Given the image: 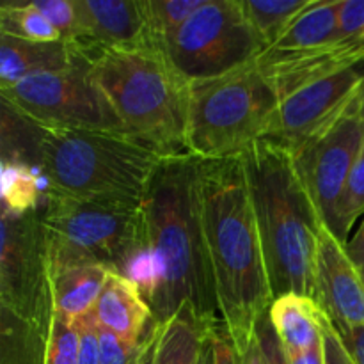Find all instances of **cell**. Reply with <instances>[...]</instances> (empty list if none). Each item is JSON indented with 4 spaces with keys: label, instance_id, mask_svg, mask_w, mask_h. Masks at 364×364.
<instances>
[{
    "label": "cell",
    "instance_id": "cell-1",
    "mask_svg": "<svg viewBox=\"0 0 364 364\" xmlns=\"http://www.w3.org/2000/svg\"><path fill=\"white\" fill-rule=\"evenodd\" d=\"M146 277L141 291L151 326L191 306L210 329H219L215 279L206 252L199 210V160L166 156L142 199ZM149 326V327H151Z\"/></svg>",
    "mask_w": 364,
    "mask_h": 364
},
{
    "label": "cell",
    "instance_id": "cell-2",
    "mask_svg": "<svg viewBox=\"0 0 364 364\" xmlns=\"http://www.w3.org/2000/svg\"><path fill=\"white\" fill-rule=\"evenodd\" d=\"M199 210L223 327L244 352L274 295L240 159L199 160Z\"/></svg>",
    "mask_w": 364,
    "mask_h": 364
},
{
    "label": "cell",
    "instance_id": "cell-3",
    "mask_svg": "<svg viewBox=\"0 0 364 364\" xmlns=\"http://www.w3.org/2000/svg\"><path fill=\"white\" fill-rule=\"evenodd\" d=\"M240 160L274 299L284 294L315 299L316 251L326 223L306 191L291 155L262 139Z\"/></svg>",
    "mask_w": 364,
    "mask_h": 364
},
{
    "label": "cell",
    "instance_id": "cell-4",
    "mask_svg": "<svg viewBox=\"0 0 364 364\" xmlns=\"http://www.w3.org/2000/svg\"><path fill=\"white\" fill-rule=\"evenodd\" d=\"M91 77L110 103L124 134L162 156L187 155L191 82L166 50L100 48L84 52Z\"/></svg>",
    "mask_w": 364,
    "mask_h": 364
},
{
    "label": "cell",
    "instance_id": "cell-5",
    "mask_svg": "<svg viewBox=\"0 0 364 364\" xmlns=\"http://www.w3.org/2000/svg\"><path fill=\"white\" fill-rule=\"evenodd\" d=\"M164 159L124 132L39 124V171L46 194L142 205Z\"/></svg>",
    "mask_w": 364,
    "mask_h": 364
},
{
    "label": "cell",
    "instance_id": "cell-6",
    "mask_svg": "<svg viewBox=\"0 0 364 364\" xmlns=\"http://www.w3.org/2000/svg\"><path fill=\"white\" fill-rule=\"evenodd\" d=\"M46 270L100 265L130 277H146L142 205L46 194L41 208Z\"/></svg>",
    "mask_w": 364,
    "mask_h": 364
},
{
    "label": "cell",
    "instance_id": "cell-7",
    "mask_svg": "<svg viewBox=\"0 0 364 364\" xmlns=\"http://www.w3.org/2000/svg\"><path fill=\"white\" fill-rule=\"evenodd\" d=\"M277 103L256 60L220 77L191 82L187 155L198 160L240 159L262 141Z\"/></svg>",
    "mask_w": 364,
    "mask_h": 364
},
{
    "label": "cell",
    "instance_id": "cell-8",
    "mask_svg": "<svg viewBox=\"0 0 364 364\" xmlns=\"http://www.w3.org/2000/svg\"><path fill=\"white\" fill-rule=\"evenodd\" d=\"M267 50L240 0H206L167 45V55L188 82L206 80L251 64Z\"/></svg>",
    "mask_w": 364,
    "mask_h": 364
},
{
    "label": "cell",
    "instance_id": "cell-9",
    "mask_svg": "<svg viewBox=\"0 0 364 364\" xmlns=\"http://www.w3.org/2000/svg\"><path fill=\"white\" fill-rule=\"evenodd\" d=\"M0 95L18 112L41 127L124 132L92 80L87 55L68 70L34 75L2 89Z\"/></svg>",
    "mask_w": 364,
    "mask_h": 364
},
{
    "label": "cell",
    "instance_id": "cell-10",
    "mask_svg": "<svg viewBox=\"0 0 364 364\" xmlns=\"http://www.w3.org/2000/svg\"><path fill=\"white\" fill-rule=\"evenodd\" d=\"M0 304L4 311L28 322L52 318L41 210L25 215L2 210Z\"/></svg>",
    "mask_w": 364,
    "mask_h": 364
},
{
    "label": "cell",
    "instance_id": "cell-11",
    "mask_svg": "<svg viewBox=\"0 0 364 364\" xmlns=\"http://www.w3.org/2000/svg\"><path fill=\"white\" fill-rule=\"evenodd\" d=\"M359 96V95H358ZM364 144V119L358 98L327 130L290 153L294 166L311 196L316 210L329 230L334 226V210L352 167Z\"/></svg>",
    "mask_w": 364,
    "mask_h": 364
},
{
    "label": "cell",
    "instance_id": "cell-12",
    "mask_svg": "<svg viewBox=\"0 0 364 364\" xmlns=\"http://www.w3.org/2000/svg\"><path fill=\"white\" fill-rule=\"evenodd\" d=\"M363 82L364 75L348 68L279 100L263 141L281 146L288 153L297 151L343 116L358 98Z\"/></svg>",
    "mask_w": 364,
    "mask_h": 364
},
{
    "label": "cell",
    "instance_id": "cell-13",
    "mask_svg": "<svg viewBox=\"0 0 364 364\" xmlns=\"http://www.w3.org/2000/svg\"><path fill=\"white\" fill-rule=\"evenodd\" d=\"M315 301L336 329L364 327V281L327 226L320 231L315 263Z\"/></svg>",
    "mask_w": 364,
    "mask_h": 364
},
{
    "label": "cell",
    "instance_id": "cell-14",
    "mask_svg": "<svg viewBox=\"0 0 364 364\" xmlns=\"http://www.w3.org/2000/svg\"><path fill=\"white\" fill-rule=\"evenodd\" d=\"M77 7L80 13L82 39L73 45L82 52L156 46L144 0H77Z\"/></svg>",
    "mask_w": 364,
    "mask_h": 364
},
{
    "label": "cell",
    "instance_id": "cell-15",
    "mask_svg": "<svg viewBox=\"0 0 364 364\" xmlns=\"http://www.w3.org/2000/svg\"><path fill=\"white\" fill-rule=\"evenodd\" d=\"M364 60L363 41H336L322 48L281 59H256L259 71L276 91L277 100Z\"/></svg>",
    "mask_w": 364,
    "mask_h": 364
},
{
    "label": "cell",
    "instance_id": "cell-16",
    "mask_svg": "<svg viewBox=\"0 0 364 364\" xmlns=\"http://www.w3.org/2000/svg\"><path fill=\"white\" fill-rule=\"evenodd\" d=\"M96 323L132 345H142L146 327L151 326V309L141 288L130 277L110 272L92 308Z\"/></svg>",
    "mask_w": 364,
    "mask_h": 364
},
{
    "label": "cell",
    "instance_id": "cell-17",
    "mask_svg": "<svg viewBox=\"0 0 364 364\" xmlns=\"http://www.w3.org/2000/svg\"><path fill=\"white\" fill-rule=\"evenodd\" d=\"M84 57L73 43H36L0 34V91L34 75L68 70Z\"/></svg>",
    "mask_w": 364,
    "mask_h": 364
},
{
    "label": "cell",
    "instance_id": "cell-18",
    "mask_svg": "<svg viewBox=\"0 0 364 364\" xmlns=\"http://www.w3.org/2000/svg\"><path fill=\"white\" fill-rule=\"evenodd\" d=\"M191 306L160 326H151L142 343L139 364H198L203 343L212 333Z\"/></svg>",
    "mask_w": 364,
    "mask_h": 364
},
{
    "label": "cell",
    "instance_id": "cell-19",
    "mask_svg": "<svg viewBox=\"0 0 364 364\" xmlns=\"http://www.w3.org/2000/svg\"><path fill=\"white\" fill-rule=\"evenodd\" d=\"M336 41H341L338 34V0H313L258 59H281Z\"/></svg>",
    "mask_w": 364,
    "mask_h": 364
},
{
    "label": "cell",
    "instance_id": "cell-20",
    "mask_svg": "<svg viewBox=\"0 0 364 364\" xmlns=\"http://www.w3.org/2000/svg\"><path fill=\"white\" fill-rule=\"evenodd\" d=\"M269 315L288 355L301 354L322 341L323 311L308 295H279L270 304Z\"/></svg>",
    "mask_w": 364,
    "mask_h": 364
},
{
    "label": "cell",
    "instance_id": "cell-21",
    "mask_svg": "<svg viewBox=\"0 0 364 364\" xmlns=\"http://www.w3.org/2000/svg\"><path fill=\"white\" fill-rule=\"evenodd\" d=\"M110 270L100 265L59 267L48 270L53 313L75 322L92 311Z\"/></svg>",
    "mask_w": 364,
    "mask_h": 364
},
{
    "label": "cell",
    "instance_id": "cell-22",
    "mask_svg": "<svg viewBox=\"0 0 364 364\" xmlns=\"http://www.w3.org/2000/svg\"><path fill=\"white\" fill-rule=\"evenodd\" d=\"M50 320L28 322L2 309V364H45Z\"/></svg>",
    "mask_w": 364,
    "mask_h": 364
},
{
    "label": "cell",
    "instance_id": "cell-23",
    "mask_svg": "<svg viewBox=\"0 0 364 364\" xmlns=\"http://www.w3.org/2000/svg\"><path fill=\"white\" fill-rule=\"evenodd\" d=\"M46 199V183L38 167L2 160V210L13 215L41 210Z\"/></svg>",
    "mask_w": 364,
    "mask_h": 364
},
{
    "label": "cell",
    "instance_id": "cell-24",
    "mask_svg": "<svg viewBox=\"0 0 364 364\" xmlns=\"http://www.w3.org/2000/svg\"><path fill=\"white\" fill-rule=\"evenodd\" d=\"M313 0H240L244 14L267 48L279 39L291 21L311 6Z\"/></svg>",
    "mask_w": 364,
    "mask_h": 364
},
{
    "label": "cell",
    "instance_id": "cell-25",
    "mask_svg": "<svg viewBox=\"0 0 364 364\" xmlns=\"http://www.w3.org/2000/svg\"><path fill=\"white\" fill-rule=\"evenodd\" d=\"M0 34L36 43L63 41L48 18L32 2H4L0 6Z\"/></svg>",
    "mask_w": 364,
    "mask_h": 364
},
{
    "label": "cell",
    "instance_id": "cell-26",
    "mask_svg": "<svg viewBox=\"0 0 364 364\" xmlns=\"http://www.w3.org/2000/svg\"><path fill=\"white\" fill-rule=\"evenodd\" d=\"M205 2L206 0H144L155 45L167 50L171 39Z\"/></svg>",
    "mask_w": 364,
    "mask_h": 364
},
{
    "label": "cell",
    "instance_id": "cell-27",
    "mask_svg": "<svg viewBox=\"0 0 364 364\" xmlns=\"http://www.w3.org/2000/svg\"><path fill=\"white\" fill-rule=\"evenodd\" d=\"M364 215V144L354 167H352L343 192L336 203L334 210V226L331 233L347 245L348 231L358 217Z\"/></svg>",
    "mask_w": 364,
    "mask_h": 364
},
{
    "label": "cell",
    "instance_id": "cell-28",
    "mask_svg": "<svg viewBox=\"0 0 364 364\" xmlns=\"http://www.w3.org/2000/svg\"><path fill=\"white\" fill-rule=\"evenodd\" d=\"M78 331L75 322L52 313L45 364H78Z\"/></svg>",
    "mask_w": 364,
    "mask_h": 364
},
{
    "label": "cell",
    "instance_id": "cell-29",
    "mask_svg": "<svg viewBox=\"0 0 364 364\" xmlns=\"http://www.w3.org/2000/svg\"><path fill=\"white\" fill-rule=\"evenodd\" d=\"M34 7L41 11L50 23L66 43H78L82 39L80 13L77 0H36Z\"/></svg>",
    "mask_w": 364,
    "mask_h": 364
},
{
    "label": "cell",
    "instance_id": "cell-30",
    "mask_svg": "<svg viewBox=\"0 0 364 364\" xmlns=\"http://www.w3.org/2000/svg\"><path fill=\"white\" fill-rule=\"evenodd\" d=\"M100 363L102 364H139L142 345H132L98 326Z\"/></svg>",
    "mask_w": 364,
    "mask_h": 364
},
{
    "label": "cell",
    "instance_id": "cell-31",
    "mask_svg": "<svg viewBox=\"0 0 364 364\" xmlns=\"http://www.w3.org/2000/svg\"><path fill=\"white\" fill-rule=\"evenodd\" d=\"M338 34L341 41H363L364 0H338Z\"/></svg>",
    "mask_w": 364,
    "mask_h": 364
},
{
    "label": "cell",
    "instance_id": "cell-32",
    "mask_svg": "<svg viewBox=\"0 0 364 364\" xmlns=\"http://www.w3.org/2000/svg\"><path fill=\"white\" fill-rule=\"evenodd\" d=\"M256 340H258L259 350H262L263 364H290L287 350L277 338L276 329L270 322L269 311L262 316L256 326Z\"/></svg>",
    "mask_w": 364,
    "mask_h": 364
},
{
    "label": "cell",
    "instance_id": "cell-33",
    "mask_svg": "<svg viewBox=\"0 0 364 364\" xmlns=\"http://www.w3.org/2000/svg\"><path fill=\"white\" fill-rule=\"evenodd\" d=\"M75 327L78 331V364H102L100 363V340L98 323H96L92 311L75 320Z\"/></svg>",
    "mask_w": 364,
    "mask_h": 364
},
{
    "label": "cell",
    "instance_id": "cell-34",
    "mask_svg": "<svg viewBox=\"0 0 364 364\" xmlns=\"http://www.w3.org/2000/svg\"><path fill=\"white\" fill-rule=\"evenodd\" d=\"M322 340H323V355L326 364H354L350 354L341 341L340 333L333 326L327 315L323 313L322 318Z\"/></svg>",
    "mask_w": 364,
    "mask_h": 364
},
{
    "label": "cell",
    "instance_id": "cell-35",
    "mask_svg": "<svg viewBox=\"0 0 364 364\" xmlns=\"http://www.w3.org/2000/svg\"><path fill=\"white\" fill-rule=\"evenodd\" d=\"M354 364H364V327L336 329Z\"/></svg>",
    "mask_w": 364,
    "mask_h": 364
},
{
    "label": "cell",
    "instance_id": "cell-36",
    "mask_svg": "<svg viewBox=\"0 0 364 364\" xmlns=\"http://www.w3.org/2000/svg\"><path fill=\"white\" fill-rule=\"evenodd\" d=\"M215 364H240V352L226 331H219L215 336Z\"/></svg>",
    "mask_w": 364,
    "mask_h": 364
},
{
    "label": "cell",
    "instance_id": "cell-37",
    "mask_svg": "<svg viewBox=\"0 0 364 364\" xmlns=\"http://www.w3.org/2000/svg\"><path fill=\"white\" fill-rule=\"evenodd\" d=\"M345 249H347V255L348 258L352 259V263H354L359 270L364 269V219L361 228H359V231L355 233V237L345 245Z\"/></svg>",
    "mask_w": 364,
    "mask_h": 364
},
{
    "label": "cell",
    "instance_id": "cell-38",
    "mask_svg": "<svg viewBox=\"0 0 364 364\" xmlns=\"http://www.w3.org/2000/svg\"><path fill=\"white\" fill-rule=\"evenodd\" d=\"M290 364H326V355H323V340L311 347L309 350L301 352L297 355H288Z\"/></svg>",
    "mask_w": 364,
    "mask_h": 364
},
{
    "label": "cell",
    "instance_id": "cell-39",
    "mask_svg": "<svg viewBox=\"0 0 364 364\" xmlns=\"http://www.w3.org/2000/svg\"><path fill=\"white\" fill-rule=\"evenodd\" d=\"M217 333H219V331L212 333L205 340L198 364H215V336H217Z\"/></svg>",
    "mask_w": 364,
    "mask_h": 364
},
{
    "label": "cell",
    "instance_id": "cell-40",
    "mask_svg": "<svg viewBox=\"0 0 364 364\" xmlns=\"http://www.w3.org/2000/svg\"><path fill=\"white\" fill-rule=\"evenodd\" d=\"M240 364H263V358H262V350H259L258 340L251 341L247 348L244 352H240Z\"/></svg>",
    "mask_w": 364,
    "mask_h": 364
},
{
    "label": "cell",
    "instance_id": "cell-41",
    "mask_svg": "<svg viewBox=\"0 0 364 364\" xmlns=\"http://www.w3.org/2000/svg\"><path fill=\"white\" fill-rule=\"evenodd\" d=\"M358 105H359V114H361L363 119H364V82H363V87H361V91H359V96H358Z\"/></svg>",
    "mask_w": 364,
    "mask_h": 364
},
{
    "label": "cell",
    "instance_id": "cell-42",
    "mask_svg": "<svg viewBox=\"0 0 364 364\" xmlns=\"http://www.w3.org/2000/svg\"><path fill=\"white\" fill-rule=\"evenodd\" d=\"M361 276H363V281H364V269H361Z\"/></svg>",
    "mask_w": 364,
    "mask_h": 364
},
{
    "label": "cell",
    "instance_id": "cell-43",
    "mask_svg": "<svg viewBox=\"0 0 364 364\" xmlns=\"http://www.w3.org/2000/svg\"><path fill=\"white\" fill-rule=\"evenodd\" d=\"M363 43H364V36H363Z\"/></svg>",
    "mask_w": 364,
    "mask_h": 364
}]
</instances>
